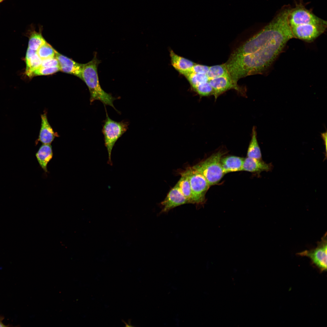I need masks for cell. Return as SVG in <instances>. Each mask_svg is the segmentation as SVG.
Wrapping results in <instances>:
<instances>
[{"mask_svg": "<svg viewBox=\"0 0 327 327\" xmlns=\"http://www.w3.org/2000/svg\"><path fill=\"white\" fill-rule=\"evenodd\" d=\"M290 39L287 37L281 38L254 52L232 56L230 65L233 74L240 79L262 74L271 65Z\"/></svg>", "mask_w": 327, "mask_h": 327, "instance_id": "1", "label": "cell"}, {"mask_svg": "<svg viewBox=\"0 0 327 327\" xmlns=\"http://www.w3.org/2000/svg\"><path fill=\"white\" fill-rule=\"evenodd\" d=\"M100 63V61L97 59L95 54L91 61L83 64L82 80L84 82L88 88L90 104L94 101L98 100L104 106L109 105L118 112L113 104L114 101L117 98L105 92L100 85L97 71Z\"/></svg>", "mask_w": 327, "mask_h": 327, "instance_id": "2", "label": "cell"}, {"mask_svg": "<svg viewBox=\"0 0 327 327\" xmlns=\"http://www.w3.org/2000/svg\"><path fill=\"white\" fill-rule=\"evenodd\" d=\"M225 154L220 150L192 167L204 177L210 186L217 184L225 174L221 163Z\"/></svg>", "mask_w": 327, "mask_h": 327, "instance_id": "3", "label": "cell"}, {"mask_svg": "<svg viewBox=\"0 0 327 327\" xmlns=\"http://www.w3.org/2000/svg\"><path fill=\"white\" fill-rule=\"evenodd\" d=\"M105 106L106 118L104 120L102 130L104 136V145L108 154L107 163L112 166L111 153L112 149L117 140L128 129L129 123L124 121L117 122L111 119L108 116Z\"/></svg>", "mask_w": 327, "mask_h": 327, "instance_id": "4", "label": "cell"}, {"mask_svg": "<svg viewBox=\"0 0 327 327\" xmlns=\"http://www.w3.org/2000/svg\"><path fill=\"white\" fill-rule=\"evenodd\" d=\"M180 174L186 176L189 180L191 191V203L198 207L203 206L206 201V193L210 186L205 178L192 167H187Z\"/></svg>", "mask_w": 327, "mask_h": 327, "instance_id": "5", "label": "cell"}, {"mask_svg": "<svg viewBox=\"0 0 327 327\" xmlns=\"http://www.w3.org/2000/svg\"><path fill=\"white\" fill-rule=\"evenodd\" d=\"M290 27L309 23H323L327 21L315 15L300 3L291 8L288 16Z\"/></svg>", "mask_w": 327, "mask_h": 327, "instance_id": "6", "label": "cell"}, {"mask_svg": "<svg viewBox=\"0 0 327 327\" xmlns=\"http://www.w3.org/2000/svg\"><path fill=\"white\" fill-rule=\"evenodd\" d=\"M291 27L294 38L306 42H311L325 31L327 28V22L309 23Z\"/></svg>", "mask_w": 327, "mask_h": 327, "instance_id": "7", "label": "cell"}, {"mask_svg": "<svg viewBox=\"0 0 327 327\" xmlns=\"http://www.w3.org/2000/svg\"><path fill=\"white\" fill-rule=\"evenodd\" d=\"M326 233L317 243V246L314 249L305 250L298 253V255L306 256L311 259L313 263L322 271L327 269V235Z\"/></svg>", "mask_w": 327, "mask_h": 327, "instance_id": "8", "label": "cell"}, {"mask_svg": "<svg viewBox=\"0 0 327 327\" xmlns=\"http://www.w3.org/2000/svg\"><path fill=\"white\" fill-rule=\"evenodd\" d=\"M209 82L213 89L215 100L226 91L234 89L243 95H245V90L234 82L230 76H223L211 79Z\"/></svg>", "mask_w": 327, "mask_h": 327, "instance_id": "9", "label": "cell"}, {"mask_svg": "<svg viewBox=\"0 0 327 327\" xmlns=\"http://www.w3.org/2000/svg\"><path fill=\"white\" fill-rule=\"evenodd\" d=\"M187 203H188L187 200L176 184L161 202L162 209L160 213H167L176 207Z\"/></svg>", "mask_w": 327, "mask_h": 327, "instance_id": "10", "label": "cell"}, {"mask_svg": "<svg viewBox=\"0 0 327 327\" xmlns=\"http://www.w3.org/2000/svg\"><path fill=\"white\" fill-rule=\"evenodd\" d=\"M55 57L59 64L60 71L75 75L82 79L83 64L76 62L55 51Z\"/></svg>", "mask_w": 327, "mask_h": 327, "instance_id": "11", "label": "cell"}, {"mask_svg": "<svg viewBox=\"0 0 327 327\" xmlns=\"http://www.w3.org/2000/svg\"><path fill=\"white\" fill-rule=\"evenodd\" d=\"M47 115L46 112L41 115V126L38 141L43 144H51L55 138L58 137V135L50 125Z\"/></svg>", "mask_w": 327, "mask_h": 327, "instance_id": "12", "label": "cell"}, {"mask_svg": "<svg viewBox=\"0 0 327 327\" xmlns=\"http://www.w3.org/2000/svg\"><path fill=\"white\" fill-rule=\"evenodd\" d=\"M244 158L235 156L223 157L221 163L225 174L242 170Z\"/></svg>", "mask_w": 327, "mask_h": 327, "instance_id": "13", "label": "cell"}, {"mask_svg": "<svg viewBox=\"0 0 327 327\" xmlns=\"http://www.w3.org/2000/svg\"><path fill=\"white\" fill-rule=\"evenodd\" d=\"M170 55L172 66L184 75L191 72L192 68L195 64L177 54L172 50H170Z\"/></svg>", "mask_w": 327, "mask_h": 327, "instance_id": "14", "label": "cell"}, {"mask_svg": "<svg viewBox=\"0 0 327 327\" xmlns=\"http://www.w3.org/2000/svg\"><path fill=\"white\" fill-rule=\"evenodd\" d=\"M270 169L269 165L261 160L247 157L244 158L242 170L252 173H260L268 171Z\"/></svg>", "mask_w": 327, "mask_h": 327, "instance_id": "15", "label": "cell"}, {"mask_svg": "<svg viewBox=\"0 0 327 327\" xmlns=\"http://www.w3.org/2000/svg\"><path fill=\"white\" fill-rule=\"evenodd\" d=\"M35 155L39 165L45 172H47V164L53 156L51 144H43L40 147Z\"/></svg>", "mask_w": 327, "mask_h": 327, "instance_id": "16", "label": "cell"}, {"mask_svg": "<svg viewBox=\"0 0 327 327\" xmlns=\"http://www.w3.org/2000/svg\"><path fill=\"white\" fill-rule=\"evenodd\" d=\"M31 28L28 31L29 37L28 48L37 51L41 46L47 42L42 35V26H39L38 32L35 31L34 26L33 24L31 25Z\"/></svg>", "mask_w": 327, "mask_h": 327, "instance_id": "17", "label": "cell"}, {"mask_svg": "<svg viewBox=\"0 0 327 327\" xmlns=\"http://www.w3.org/2000/svg\"><path fill=\"white\" fill-rule=\"evenodd\" d=\"M247 157L261 160L262 154L257 138L256 128L254 126L252 129L251 139L248 147Z\"/></svg>", "mask_w": 327, "mask_h": 327, "instance_id": "18", "label": "cell"}, {"mask_svg": "<svg viewBox=\"0 0 327 327\" xmlns=\"http://www.w3.org/2000/svg\"><path fill=\"white\" fill-rule=\"evenodd\" d=\"M25 61L26 64L25 74L30 78L32 73L41 66L42 60L37 52L30 57L25 58Z\"/></svg>", "mask_w": 327, "mask_h": 327, "instance_id": "19", "label": "cell"}, {"mask_svg": "<svg viewBox=\"0 0 327 327\" xmlns=\"http://www.w3.org/2000/svg\"><path fill=\"white\" fill-rule=\"evenodd\" d=\"M176 184L181 192L187 199L188 203H191V191L190 183L188 177L183 175Z\"/></svg>", "mask_w": 327, "mask_h": 327, "instance_id": "20", "label": "cell"}, {"mask_svg": "<svg viewBox=\"0 0 327 327\" xmlns=\"http://www.w3.org/2000/svg\"><path fill=\"white\" fill-rule=\"evenodd\" d=\"M206 74L209 80L221 76H230L225 64L209 67Z\"/></svg>", "mask_w": 327, "mask_h": 327, "instance_id": "21", "label": "cell"}, {"mask_svg": "<svg viewBox=\"0 0 327 327\" xmlns=\"http://www.w3.org/2000/svg\"><path fill=\"white\" fill-rule=\"evenodd\" d=\"M184 76L194 88L200 84L208 81L209 80L206 74H196L190 72Z\"/></svg>", "mask_w": 327, "mask_h": 327, "instance_id": "22", "label": "cell"}, {"mask_svg": "<svg viewBox=\"0 0 327 327\" xmlns=\"http://www.w3.org/2000/svg\"><path fill=\"white\" fill-rule=\"evenodd\" d=\"M55 51L50 44L46 42L37 51V52L39 57L43 60L55 57Z\"/></svg>", "mask_w": 327, "mask_h": 327, "instance_id": "23", "label": "cell"}, {"mask_svg": "<svg viewBox=\"0 0 327 327\" xmlns=\"http://www.w3.org/2000/svg\"><path fill=\"white\" fill-rule=\"evenodd\" d=\"M201 96H208L213 94V89L209 81L202 83L194 88Z\"/></svg>", "mask_w": 327, "mask_h": 327, "instance_id": "24", "label": "cell"}, {"mask_svg": "<svg viewBox=\"0 0 327 327\" xmlns=\"http://www.w3.org/2000/svg\"><path fill=\"white\" fill-rule=\"evenodd\" d=\"M59 71H60L59 67L47 68L40 66L32 73L30 78L37 76L51 74Z\"/></svg>", "mask_w": 327, "mask_h": 327, "instance_id": "25", "label": "cell"}, {"mask_svg": "<svg viewBox=\"0 0 327 327\" xmlns=\"http://www.w3.org/2000/svg\"><path fill=\"white\" fill-rule=\"evenodd\" d=\"M41 67L47 68L59 67V64L55 57L42 60Z\"/></svg>", "mask_w": 327, "mask_h": 327, "instance_id": "26", "label": "cell"}, {"mask_svg": "<svg viewBox=\"0 0 327 327\" xmlns=\"http://www.w3.org/2000/svg\"><path fill=\"white\" fill-rule=\"evenodd\" d=\"M209 67L195 64L192 68L191 72L195 73L206 74Z\"/></svg>", "mask_w": 327, "mask_h": 327, "instance_id": "27", "label": "cell"}, {"mask_svg": "<svg viewBox=\"0 0 327 327\" xmlns=\"http://www.w3.org/2000/svg\"><path fill=\"white\" fill-rule=\"evenodd\" d=\"M322 138L324 139V140L325 141V147H326H326H327V146H327L326 145H327V144H326V143H327V133H326V132L325 133H323L322 134Z\"/></svg>", "mask_w": 327, "mask_h": 327, "instance_id": "28", "label": "cell"}, {"mask_svg": "<svg viewBox=\"0 0 327 327\" xmlns=\"http://www.w3.org/2000/svg\"><path fill=\"white\" fill-rule=\"evenodd\" d=\"M3 319V317L0 316V327H5L6 326L5 325L3 324L2 322V321Z\"/></svg>", "mask_w": 327, "mask_h": 327, "instance_id": "29", "label": "cell"}]
</instances>
